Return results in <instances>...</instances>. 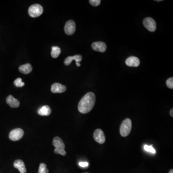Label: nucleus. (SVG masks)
Returning <instances> with one entry per match:
<instances>
[{
  "label": "nucleus",
  "mask_w": 173,
  "mask_h": 173,
  "mask_svg": "<svg viewBox=\"0 0 173 173\" xmlns=\"http://www.w3.org/2000/svg\"><path fill=\"white\" fill-rule=\"evenodd\" d=\"M144 149L146 151L150 153H155L156 151L155 149L153 148V147L152 146H148V145H145L144 146Z\"/></svg>",
  "instance_id": "obj_20"
},
{
  "label": "nucleus",
  "mask_w": 173,
  "mask_h": 173,
  "mask_svg": "<svg viewBox=\"0 0 173 173\" xmlns=\"http://www.w3.org/2000/svg\"><path fill=\"white\" fill-rule=\"evenodd\" d=\"M76 63V65H77V67H80L81 66V63Z\"/></svg>",
  "instance_id": "obj_26"
},
{
  "label": "nucleus",
  "mask_w": 173,
  "mask_h": 173,
  "mask_svg": "<svg viewBox=\"0 0 173 173\" xmlns=\"http://www.w3.org/2000/svg\"><path fill=\"white\" fill-rule=\"evenodd\" d=\"M14 166L17 168L20 173H26V168L25 167V164L21 160H16L14 162Z\"/></svg>",
  "instance_id": "obj_11"
},
{
  "label": "nucleus",
  "mask_w": 173,
  "mask_h": 173,
  "mask_svg": "<svg viewBox=\"0 0 173 173\" xmlns=\"http://www.w3.org/2000/svg\"><path fill=\"white\" fill-rule=\"evenodd\" d=\"M54 153H56V154H59L63 155V156H65L67 154V153H66V150H65L58 149L56 148L54 149Z\"/></svg>",
  "instance_id": "obj_23"
},
{
  "label": "nucleus",
  "mask_w": 173,
  "mask_h": 173,
  "mask_svg": "<svg viewBox=\"0 0 173 173\" xmlns=\"http://www.w3.org/2000/svg\"><path fill=\"white\" fill-rule=\"evenodd\" d=\"M144 26L147 30L150 32H154L156 31V22L151 17H146L144 19L143 22Z\"/></svg>",
  "instance_id": "obj_4"
},
{
  "label": "nucleus",
  "mask_w": 173,
  "mask_h": 173,
  "mask_svg": "<svg viewBox=\"0 0 173 173\" xmlns=\"http://www.w3.org/2000/svg\"><path fill=\"white\" fill-rule=\"evenodd\" d=\"M89 3L93 6H98L101 4V0H90Z\"/></svg>",
  "instance_id": "obj_22"
},
{
  "label": "nucleus",
  "mask_w": 173,
  "mask_h": 173,
  "mask_svg": "<svg viewBox=\"0 0 173 173\" xmlns=\"http://www.w3.org/2000/svg\"><path fill=\"white\" fill-rule=\"evenodd\" d=\"M170 114L171 115V117H173V109H172L170 111Z\"/></svg>",
  "instance_id": "obj_25"
},
{
  "label": "nucleus",
  "mask_w": 173,
  "mask_h": 173,
  "mask_svg": "<svg viewBox=\"0 0 173 173\" xmlns=\"http://www.w3.org/2000/svg\"><path fill=\"white\" fill-rule=\"evenodd\" d=\"M131 129H132V121L131 119L129 118L124 119L120 126V135L122 137H127L130 134Z\"/></svg>",
  "instance_id": "obj_2"
},
{
  "label": "nucleus",
  "mask_w": 173,
  "mask_h": 173,
  "mask_svg": "<svg viewBox=\"0 0 173 173\" xmlns=\"http://www.w3.org/2000/svg\"><path fill=\"white\" fill-rule=\"evenodd\" d=\"M96 97L94 93L88 92L81 99L78 105V110L81 113L85 114L91 112L95 105Z\"/></svg>",
  "instance_id": "obj_1"
},
{
  "label": "nucleus",
  "mask_w": 173,
  "mask_h": 173,
  "mask_svg": "<svg viewBox=\"0 0 173 173\" xmlns=\"http://www.w3.org/2000/svg\"><path fill=\"white\" fill-rule=\"evenodd\" d=\"M76 31V24L75 22L72 20H68L66 23L65 26V31L68 35H72Z\"/></svg>",
  "instance_id": "obj_7"
},
{
  "label": "nucleus",
  "mask_w": 173,
  "mask_h": 173,
  "mask_svg": "<svg viewBox=\"0 0 173 173\" xmlns=\"http://www.w3.org/2000/svg\"><path fill=\"white\" fill-rule=\"evenodd\" d=\"M79 166H81V167H82V168H86V167H87L88 165V163L87 162H79Z\"/></svg>",
  "instance_id": "obj_24"
},
{
  "label": "nucleus",
  "mask_w": 173,
  "mask_h": 173,
  "mask_svg": "<svg viewBox=\"0 0 173 173\" xmlns=\"http://www.w3.org/2000/svg\"><path fill=\"white\" fill-rule=\"evenodd\" d=\"M67 90V87L64 85L59 83H55L52 84L51 87V92L54 93L64 92Z\"/></svg>",
  "instance_id": "obj_9"
},
{
  "label": "nucleus",
  "mask_w": 173,
  "mask_h": 173,
  "mask_svg": "<svg viewBox=\"0 0 173 173\" xmlns=\"http://www.w3.org/2000/svg\"><path fill=\"white\" fill-rule=\"evenodd\" d=\"M169 173H173V170L171 169V170H170V171H169Z\"/></svg>",
  "instance_id": "obj_27"
},
{
  "label": "nucleus",
  "mask_w": 173,
  "mask_h": 173,
  "mask_svg": "<svg viewBox=\"0 0 173 173\" xmlns=\"http://www.w3.org/2000/svg\"><path fill=\"white\" fill-rule=\"evenodd\" d=\"M49 170L47 168V165L45 164L41 163L40 164L38 173H48Z\"/></svg>",
  "instance_id": "obj_18"
},
{
  "label": "nucleus",
  "mask_w": 173,
  "mask_h": 173,
  "mask_svg": "<svg viewBox=\"0 0 173 173\" xmlns=\"http://www.w3.org/2000/svg\"><path fill=\"white\" fill-rule=\"evenodd\" d=\"M6 103L12 108H17L20 105L19 101L12 96L9 95L6 98Z\"/></svg>",
  "instance_id": "obj_12"
},
{
  "label": "nucleus",
  "mask_w": 173,
  "mask_h": 173,
  "mask_svg": "<svg viewBox=\"0 0 173 173\" xmlns=\"http://www.w3.org/2000/svg\"><path fill=\"white\" fill-rule=\"evenodd\" d=\"M52 144L56 149L65 150V145L61 139L58 137H54L52 142Z\"/></svg>",
  "instance_id": "obj_13"
},
{
  "label": "nucleus",
  "mask_w": 173,
  "mask_h": 173,
  "mask_svg": "<svg viewBox=\"0 0 173 173\" xmlns=\"http://www.w3.org/2000/svg\"><path fill=\"white\" fill-rule=\"evenodd\" d=\"M19 71L24 74H28L32 71V67L30 63L22 65L19 67Z\"/></svg>",
  "instance_id": "obj_16"
},
{
  "label": "nucleus",
  "mask_w": 173,
  "mask_h": 173,
  "mask_svg": "<svg viewBox=\"0 0 173 173\" xmlns=\"http://www.w3.org/2000/svg\"><path fill=\"white\" fill-rule=\"evenodd\" d=\"M92 48L93 50L98 52H105L107 49V46L104 42L102 41H97L92 44Z\"/></svg>",
  "instance_id": "obj_8"
},
{
  "label": "nucleus",
  "mask_w": 173,
  "mask_h": 173,
  "mask_svg": "<svg viewBox=\"0 0 173 173\" xmlns=\"http://www.w3.org/2000/svg\"><path fill=\"white\" fill-rule=\"evenodd\" d=\"M166 86L168 88L171 89L173 88V78L170 77L166 81Z\"/></svg>",
  "instance_id": "obj_21"
},
{
  "label": "nucleus",
  "mask_w": 173,
  "mask_h": 173,
  "mask_svg": "<svg viewBox=\"0 0 173 173\" xmlns=\"http://www.w3.org/2000/svg\"><path fill=\"white\" fill-rule=\"evenodd\" d=\"M38 113L39 115L41 116H48L52 113V110L48 105H44L38 109Z\"/></svg>",
  "instance_id": "obj_15"
},
{
  "label": "nucleus",
  "mask_w": 173,
  "mask_h": 173,
  "mask_svg": "<svg viewBox=\"0 0 173 173\" xmlns=\"http://www.w3.org/2000/svg\"><path fill=\"white\" fill-rule=\"evenodd\" d=\"M61 52V50L59 47L53 46L52 49L51 56L54 58H56L59 56Z\"/></svg>",
  "instance_id": "obj_17"
},
{
  "label": "nucleus",
  "mask_w": 173,
  "mask_h": 173,
  "mask_svg": "<svg viewBox=\"0 0 173 173\" xmlns=\"http://www.w3.org/2000/svg\"><path fill=\"white\" fill-rule=\"evenodd\" d=\"M82 59V57L81 55H75L73 56H68L65 59L64 63L66 66H69L73 60L76 61V63H79L81 61Z\"/></svg>",
  "instance_id": "obj_14"
},
{
  "label": "nucleus",
  "mask_w": 173,
  "mask_h": 173,
  "mask_svg": "<svg viewBox=\"0 0 173 173\" xmlns=\"http://www.w3.org/2000/svg\"><path fill=\"white\" fill-rule=\"evenodd\" d=\"M126 65L130 67H138L140 64V61L138 58L135 56H130L126 61Z\"/></svg>",
  "instance_id": "obj_10"
},
{
  "label": "nucleus",
  "mask_w": 173,
  "mask_h": 173,
  "mask_svg": "<svg viewBox=\"0 0 173 173\" xmlns=\"http://www.w3.org/2000/svg\"><path fill=\"white\" fill-rule=\"evenodd\" d=\"M43 9L42 6L38 4L32 5L29 7L28 14L32 17H37L40 16L43 13Z\"/></svg>",
  "instance_id": "obj_3"
},
{
  "label": "nucleus",
  "mask_w": 173,
  "mask_h": 173,
  "mask_svg": "<svg viewBox=\"0 0 173 173\" xmlns=\"http://www.w3.org/2000/svg\"><path fill=\"white\" fill-rule=\"evenodd\" d=\"M93 138L99 144L104 143L105 142V137L103 131L101 129H97L93 133Z\"/></svg>",
  "instance_id": "obj_6"
},
{
  "label": "nucleus",
  "mask_w": 173,
  "mask_h": 173,
  "mask_svg": "<svg viewBox=\"0 0 173 173\" xmlns=\"http://www.w3.org/2000/svg\"><path fill=\"white\" fill-rule=\"evenodd\" d=\"M14 84L17 87H22L25 85V83L22 82L21 78H17V79H16L14 81Z\"/></svg>",
  "instance_id": "obj_19"
},
{
  "label": "nucleus",
  "mask_w": 173,
  "mask_h": 173,
  "mask_svg": "<svg viewBox=\"0 0 173 173\" xmlns=\"http://www.w3.org/2000/svg\"><path fill=\"white\" fill-rule=\"evenodd\" d=\"M24 131L21 128H16L12 130L9 134V139L12 141H17L20 139L24 135Z\"/></svg>",
  "instance_id": "obj_5"
}]
</instances>
